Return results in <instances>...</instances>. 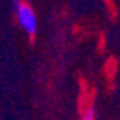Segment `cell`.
Segmentation results:
<instances>
[{
  "instance_id": "7a4b0ae2",
  "label": "cell",
  "mask_w": 120,
  "mask_h": 120,
  "mask_svg": "<svg viewBox=\"0 0 120 120\" xmlns=\"http://www.w3.org/2000/svg\"><path fill=\"white\" fill-rule=\"evenodd\" d=\"M83 120H95V112H94V108H87L84 112V116H83Z\"/></svg>"
},
{
  "instance_id": "6da1fadb",
  "label": "cell",
  "mask_w": 120,
  "mask_h": 120,
  "mask_svg": "<svg viewBox=\"0 0 120 120\" xmlns=\"http://www.w3.org/2000/svg\"><path fill=\"white\" fill-rule=\"evenodd\" d=\"M14 11L17 14L19 25L27 31L28 34H34L36 33V14L31 9L30 5L23 3L22 0H14Z\"/></svg>"
}]
</instances>
